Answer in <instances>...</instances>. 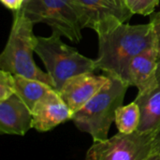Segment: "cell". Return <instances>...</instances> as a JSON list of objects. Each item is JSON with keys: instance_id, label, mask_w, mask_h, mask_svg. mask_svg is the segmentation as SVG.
Listing matches in <instances>:
<instances>
[{"instance_id": "cell-1", "label": "cell", "mask_w": 160, "mask_h": 160, "mask_svg": "<svg viewBox=\"0 0 160 160\" xmlns=\"http://www.w3.org/2000/svg\"><path fill=\"white\" fill-rule=\"evenodd\" d=\"M98 55L97 69L128 83L131 61L143 52L156 47L153 23H122L112 30L98 35Z\"/></svg>"}, {"instance_id": "cell-2", "label": "cell", "mask_w": 160, "mask_h": 160, "mask_svg": "<svg viewBox=\"0 0 160 160\" xmlns=\"http://www.w3.org/2000/svg\"><path fill=\"white\" fill-rule=\"evenodd\" d=\"M33 26L34 23L22 10L14 12L9 36L0 55V68L13 75L45 82L54 88L49 74L41 70L34 61L38 37L34 35Z\"/></svg>"}, {"instance_id": "cell-3", "label": "cell", "mask_w": 160, "mask_h": 160, "mask_svg": "<svg viewBox=\"0 0 160 160\" xmlns=\"http://www.w3.org/2000/svg\"><path fill=\"white\" fill-rule=\"evenodd\" d=\"M128 87L129 85L122 80L109 76V81L100 91L73 113L74 125L82 132L89 134L94 142L107 140L116 110L123 105Z\"/></svg>"}, {"instance_id": "cell-4", "label": "cell", "mask_w": 160, "mask_h": 160, "mask_svg": "<svg viewBox=\"0 0 160 160\" xmlns=\"http://www.w3.org/2000/svg\"><path fill=\"white\" fill-rule=\"evenodd\" d=\"M61 35L52 31L49 37H38L35 52L46 68L47 73L58 92L67 80L97 70L95 59L88 58L73 47L66 44Z\"/></svg>"}, {"instance_id": "cell-5", "label": "cell", "mask_w": 160, "mask_h": 160, "mask_svg": "<svg viewBox=\"0 0 160 160\" xmlns=\"http://www.w3.org/2000/svg\"><path fill=\"white\" fill-rule=\"evenodd\" d=\"M160 157V133L118 132L102 142H94L85 160H157Z\"/></svg>"}, {"instance_id": "cell-6", "label": "cell", "mask_w": 160, "mask_h": 160, "mask_svg": "<svg viewBox=\"0 0 160 160\" xmlns=\"http://www.w3.org/2000/svg\"><path fill=\"white\" fill-rule=\"evenodd\" d=\"M35 23H45L70 41L82 40V24L73 0H25L21 9Z\"/></svg>"}, {"instance_id": "cell-7", "label": "cell", "mask_w": 160, "mask_h": 160, "mask_svg": "<svg viewBox=\"0 0 160 160\" xmlns=\"http://www.w3.org/2000/svg\"><path fill=\"white\" fill-rule=\"evenodd\" d=\"M82 29L90 28L97 35L127 22L132 13L125 0H73Z\"/></svg>"}, {"instance_id": "cell-8", "label": "cell", "mask_w": 160, "mask_h": 160, "mask_svg": "<svg viewBox=\"0 0 160 160\" xmlns=\"http://www.w3.org/2000/svg\"><path fill=\"white\" fill-rule=\"evenodd\" d=\"M109 81V76L83 73L66 81L58 91L61 98L75 113L92 99Z\"/></svg>"}, {"instance_id": "cell-9", "label": "cell", "mask_w": 160, "mask_h": 160, "mask_svg": "<svg viewBox=\"0 0 160 160\" xmlns=\"http://www.w3.org/2000/svg\"><path fill=\"white\" fill-rule=\"evenodd\" d=\"M159 59L157 48L149 49L137 55L130 63L128 84L138 89V95L145 94L158 84Z\"/></svg>"}, {"instance_id": "cell-10", "label": "cell", "mask_w": 160, "mask_h": 160, "mask_svg": "<svg viewBox=\"0 0 160 160\" xmlns=\"http://www.w3.org/2000/svg\"><path fill=\"white\" fill-rule=\"evenodd\" d=\"M33 128L38 132H47L60 124L72 120L73 112L54 90L39 101L32 112Z\"/></svg>"}, {"instance_id": "cell-11", "label": "cell", "mask_w": 160, "mask_h": 160, "mask_svg": "<svg viewBox=\"0 0 160 160\" xmlns=\"http://www.w3.org/2000/svg\"><path fill=\"white\" fill-rule=\"evenodd\" d=\"M33 128V114L15 94L0 101V133L24 136Z\"/></svg>"}, {"instance_id": "cell-12", "label": "cell", "mask_w": 160, "mask_h": 160, "mask_svg": "<svg viewBox=\"0 0 160 160\" xmlns=\"http://www.w3.org/2000/svg\"><path fill=\"white\" fill-rule=\"evenodd\" d=\"M134 101L141 112L138 131L160 133V74L158 84L145 94L137 95Z\"/></svg>"}, {"instance_id": "cell-13", "label": "cell", "mask_w": 160, "mask_h": 160, "mask_svg": "<svg viewBox=\"0 0 160 160\" xmlns=\"http://www.w3.org/2000/svg\"><path fill=\"white\" fill-rule=\"evenodd\" d=\"M14 78L16 95L25 103L31 112H33L39 101L55 90L51 85L37 80L28 79L19 75H14Z\"/></svg>"}, {"instance_id": "cell-14", "label": "cell", "mask_w": 160, "mask_h": 160, "mask_svg": "<svg viewBox=\"0 0 160 160\" xmlns=\"http://www.w3.org/2000/svg\"><path fill=\"white\" fill-rule=\"evenodd\" d=\"M141 121V112L135 101L121 106L115 112V125L120 133L131 134L138 130Z\"/></svg>"}, {"instance_id": "cell-15", "label": "cell", "mask_w": 160, "mask_h": 160, "mask_svg": "<svg viewBox=\"0 0 160 160\" xmlns=\"http://www.w3.org/2000/svg\"><path fill=\"white\" fill-rule=\"evenodd\" d=\"M160 0H125L130 12L142 16H152Z\"/></svg>"}, {"instance_id": "cell-16", "label": "cell", "mask_w": 160, "mask_h": 160, "mask_svg": "<svg viewBox=\"0 0 160 160\" xmlns=\"http://www.w3.org/2000/svg\"><path fill=\"white\" fill-rule=\"evenodd\" d=\"M16 94L14 75L8 71L0 70V101Z\"/></svg>"}, {"instance_id": "cell-17", "label": "cell", "mask_w": 160, "mask_h": 160, "mask_svg": "<svg viewBox=\"0 0 160 160\" xmlns=\"http://www.w3.org/2000/svg\"><path fill=\"white\" fill-rule=\"evenodd\" d=\"M150 22L153 23L155 37H156V48L158 53V59H159V68H158V75L160 74V14L155 13L151 16Z\"/></svg>"}, {"instance_id": "cell-18", "label": "cell", "mask_w": 160, "mask_h": 160, "mask_svg": "<svg viewBox=\"0 0 160 160\" xmlns=\"http://www.w3.org/2000/svg\"><path fill=\"white\" fill-rule=\"evenodd\" d=\"M1 2L7 8L13 12H17L22 8L25 0H1Z\"/></svg>"}, {"instance_id": "cell-19", "label": "cell", "mask_w": 160, "mask_h": 160, "mask_svg": "<svg viewBox=\"0 0 160 160\" xmlns=\"http://www.w3.org/2000/svg\"><path fill=\"white\" fill-rule=\"evenodd\" d=\"M157 13H158V14H160V10L158 11V12H157Z\"/></svg>"}, {"instance_id": "cell-20", "label": "cell", "mask_w": 160, "mask_h": 160, "mask_svg": "<svg viewBox=\"0 0 160 160\" xmlns=\"http://www.w3.org/2000/svg\"><path fill=\"white\" fill-rule=\"evenodd\" d=\"M157 160H160V157H159V158H158V159H157Z\"/></svg>"}]
</instances>
